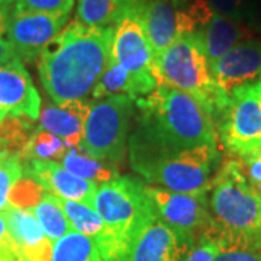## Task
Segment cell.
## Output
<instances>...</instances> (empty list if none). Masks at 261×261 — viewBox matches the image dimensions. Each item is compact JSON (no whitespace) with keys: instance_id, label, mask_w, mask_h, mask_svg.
<instances>
[{"instance_id":"6da1fadb","label":"cell","mask_w":261,"mask_h":261,"mask_svg":"<svg viewBox=\"0 0 261 261\" xmlns=\"http://www.w3.org/2000/svg\"><path fill=\"white\" fill-rule=\"evenodd\" d=\"M115 27L94 28L70 22L38 57V73L57 103L87 100L112 61Z\"/></svg>"},{"instance_id":"7a4b0ae2","label":"cell","mask_w":261,"mask_h":261,"mask_svg":"<svg viewBox=\"0 0 261 261\" xmlns=\"http://www.w3.org/2000/svg\"><path fill=\"white\" fill-rule=\"evenodd\" d=\"M135 102L141 119L129 140L130 155L218 145L212 115L192 94L159 84L152 93Z\"/></svg>"},{"instance_id":"3957f363","label":"cell","mask_w":261,"mask_h":261,"mask_svg":"<svg viewBox=\"0 0 261 261\" xmlns=\"http://www.w3.org/2000/svg\"><path fill=\"white\" fill-rule=\"evenodd\" d=\"M209 211L221 250L261 251V199L248 185L240 160H225L212 178Z\"/></svg>"},{"instance_id":"277c9868","label":"cell","mask_w":261,"mask_h":261,"mask_svg":"<svg viewBox=\"0 0 261 261\" xmlns=\"http://www.w3.org/2000/svg\"><path fill=\"white\" fill-rule=\"evenodd\" d=\"M93 209L102 218L122 261H129L141 235L159 221L157 209L138 178L119 176L97 189Z\"/></svg>"},{"instance_id":"5b68a950","label":"cell","mask_w":261,"mask_h":261,"mask_svg":"<svg viewBox=\"0 0 261 261\" xmlns=\"http://www.w3.org/2000/svg\"><path fill=\"white\" fill-rule=\"evenodd\" d=\"M154 74L159 84H168L192 94L205 106L214 121L228 102L212 79L200 31L183 34L154 60Z\"/></svg>"},{"instance_id":"8992f818","label":"cell","mask_w":261,"mask_h":261,"mask_svg":"<svg viewBox=\"0 0 261 261\" xmlns=\"http://www.w3.org/2000/svg\"><path fill=\"white\" fill-rule=\"evenodd\" d=\"M219 159L218 145H202L135 157L130 166L149 183L176 193L199 195L209 193Z\"/></svg>"},{"instance_id":"52a82bcc","label":"cell","mask_w":261,"mask_h":261,"mask_svg":"<svg viewBox=\"0 0 261 261\" xmlns=\"http://www.w3.org/2000/svg\"><path fill=\"white\" fill-rule=\"evenodd\" d=\"M134 102L126 94H112L92 102L79 148L92 159L118 166L126 152Z\"/></svg>"},{"instance_id":"ba28073f","label":"cell","mask_w":261,"mask_h":261,"mask_svg":"<svg viewBox=\"0 0 261 261\" xmlns=\"http://www.w3.org/2000/svg\"><path fill=\"white\" fill-rule=\"evenodd\" d=\"M215 125L225 148L237 157L261 149V79L233 89Z\"/></svg>"},{"instance_id":"9c48e42d","label":"cell","mask_w":261,"mask_h":261,"mask_svg":"<svg viewBox=\"0 0 261 261\" xmlns=\"http://www.w3.org/2000/svg\"><path fill=\"white\" fill-rule=\"evenodd\" d=\"M147 192L157 209L160 222L168 226L189 247H193L199 238L209 232L212 215L207 193H176L155 186H147Z\"/></svg>"},{"instance_id":"30bf717a","label":"cell","mask_w":261,"mask_h":261,"mask_svg":"<svg viewBox=\"0 0 261 261\" xmlns=\"http://www.w3.org/2000/svg\"><path fill=\"white\" fill-rule=\"evenodd\" d=\"M112 61L141 80L157 82L154 74V56L138 13V5L115 27Z\"/></svg>"},{"instance_id":"8fae6325","label":"cell","mask_w":261,"mask_h":261,"mask_svg":"<svg viewBox=\"0 0 261 261\" xmlns=\"http://www.w3.org/2000/svg\"><path fill=\"white\" fill-rule=\"evenodd\" d=\"M68 16L48 13H13L8 18V39L16 56L27 63L38 60L41 51L56 38Z\"/></svg>"},{"instance_id":"7c38bea8","label":"cell","mask_w":261,"mask_h":261,"mask_svg":"<svg viewBox=\"0 0 261 261\" xmlns=\"http://www.w3.org/2000/svg\"><path fill=\"white\" fill-rule=\"evenodd\" d=\"M218 87L229 94L233 89L261 79V41L245 39L209 65Z\"/></svg>"},{"instance_id":"4fadbf2b","label":"cell","mask_w":261,"mask_h":261,"mask_svg":"<svg viewBox=\"0 0 261 261\" xmlns=\"http://www.w3.org/2000/svg\"><path fill=\"white\" fill-rule=\"evenodd\" d=\"M23 174L38 181L49 195L93 207L94 195L97 192L96 183L77 177L56 161H23Z\"/></svg>"},{"instance_id":"5bb4252c","label":"cell","mask_w":261,"mask_h":261,"mask_svg":"<svg viewBox=\"0 0 261 261\" xmlns=\"http://www.w3.org/2000/svg\"><path fill=\"white\" fill-rule=\"evenodd\" d=\"M0 111L29 121L39 118L41 97L19 58L0 67Z\"/></svg>"},{"instance_id":"9a60e30c","label":"cell","mask_w":261,"mask_h":261,"mask_svg":"<svg viewBox=\"0 0 261 261\" xmlns=\"http://www.w3.org/2000/svg\"><path fill=\"white\" fill-rule=\"evenodd\" d=\"M90 106L92 100H74L60 105L45 103L39 112V128L57 135L71 148H79Z\"/></svg>"},{"instance_id":"2e32d148","label":"cell","mask_w":261,"mask_h":261,"mask_svg":"<svg viewBox=\"0 0 261 261\" xmlns=\"http://www.w3.org/2000/svg\"><path fill=\"white\" fill-rule=\"evenodd\" d=\"M192 247L163 222H154L135 244L129 261H183Z\"/></svg>"},{"instance_id":"e0dca14e","label":"cell","mask_w":261,"mask_h":261,"mask_svg":"<svg viewBox=\"0 0 261 261\" xmlns=\"http://www.w3.org/2000/svg\"><path fill=\"white\" fill-rule=\"evenodd\" d=\"M209 65L226 54L231 48L251 38V29L243 22L214 13L211 20L200 29Z\"/></svg>"},{"instance_id":"ac0fdd59","label":"cell","mask_w":261,"mask_h":261,"mask_svg":"<svg viewBox=\"0 0 261 261\" xmlns=\"http://www.w3.org/2000/svg\"><path fill=\"white\" fill-rule=\"evenodd\" d=\"M140 0H79L77 20L87 27H116Z\"/></svg>"},{"instance_id":"d6986e66","label":"cell","mask_w":261,"mask_h":261,"mask_svg":"<svg viewBox=\"0 0 261 261\" xmlns=\"http://www.w3.org/2000/svg\"><path fill=\"white\" fill-rule=\"evenodd\" d=\"M61 161L65 170H68L77 177L90 180L96 185L97 183L103 185L119 177L118 166H115L112 163L92 159L90 155L84 154L80 148L70 149Z\"/></svg>"},{"instance_id":"ffe728a7","label":"cell","mask_w":261,"mask_h":261,"mask_svg":"<svg viewBox=\"0 0 261 261\" xmlns=\"http://www.w3.org/2000/svg\"><path fill=\"white\" fill-rule=\"evenodd\" d=\"M3 214L8 224V233L20 250L32 248L47 238L31 209L9 206Z\"/></svg>"},{"instance_id":"44dd1931","label":"cell","mask_w":261,"mask_h":261,"mask_svg":"<svg viewBox=\"0 0 261 261\" xmlns=\"http://www.w3.org/2000/svg\"><path fill=\"white\" fill-rule=\"evenodd\" d=\"M34 215L38 224L41 225L42 231L48 240L54 244L67 233L75 231L71 222L68 221L63 207L60 205L56 196L45 193L42 200L34 207Z\"/></svg>"},{"instance_id":"7402d4cb","label":"cell","mask_w":261,"mask_h":261,"mask_svg":"<svg viewBox=\"0 0 261 261\" xmlns=\"http://www.w3.org/2000/svg\"><path fill=\"white\" fill-rule=\"evenodd\" d=\"M71 147L58 138L57 135L37 128L31 134L29 140L20 151V157L23 161L29 160H47V161H61Z\"/></svg>"},{"instance_id":"603a6c76","label":"cell","mask_w":261,"mask_h":261,"mask_svg":"<svg viewBox=\"0 0 261 261\" xmlns=\"http://www.w3.org/2000/svg\"><path fill=\"white\" fill-rule=\"evenodd\" d=\"M51 261H103L96 245L83 233L73 231L53 245Z\"/></svg>"},{"instance_id":"cb8c5ba5","label":"cell","mask_w":261,"mask_h":261,"mask_svg":"<svg viewBox=\"0 0 261 261\" xmlns=\"http://www.w3.org/2000/svg\"><path fill=\"white\" fill-rule=\"evenodd\" d=\"M37 129L32 121L22 116L8 115L0 123V149L19 152L29 140L31 134Z\"/></svg>"},{"instance_id":"d4e9b609","label":"cell","mask_w":261,"mask_h":261,"mask_svg":"<svg viewBox=\"0 0 261 261\" xmlns=\"http://www.w3.org/2000/svg\"><path fill=\"white\" fill-rule=\"evenodd\" d=\"M23 176V160L19 152L0 149V212L9 207L8 195L12 185Z\"/></svg>"},{"instance_id":"484cf974","label":"cell","mask_w":261,"mask_h":261,"mask_svg":"<svg viewBox=\"0 0 261 261\" xmlns=\"http://www.w3.org/2000/svg\"><path fill=\"white\" fill-rule=\"evenodd\" d=\"M44 187L29 176L18 178L9 190L8 202L9 206L19 209H34L44 197Z\"/></svg>"},{"instance_id":"4316f807","label":"cell","mask_w":261,"mask_h":261,"mask_svg":"<svg viewBox=\"0 0 261 261\" xmlns=\"http://www.w3.org/2000/svg\"><path fill=\"white\" fill-rule=\"evenodd\" d=\"M214 13L243 22L250 27L255 20L254 0H206Z\"/></svg>"},{"instance_id":"83f0119b","label":"cell","mask_w":261,"mask_h":261,"mask_svg":"<svg viewBox=\"0 0 261 261\" xmlns=\"http://www.w3.org/2000/svg\"><path fill=\"white\" fill-rule=\"evenodd\" d=\"M74 0H15L13 13H48L68 16Z\"/></svg>"},{"instance_id":"f1b7e54d","label":"cell","mask_w":261,"mask_h":261,"mask_svg":"<svg viewBox=\"0 0 261 261\" xmlns=\"http://www.w3.org/2000/svg\"><path fill=\"white\" fill-rule=\"evenodd\" d=\"M219 251V244L216 243L214 237L206 233L190 248L183 261H214Z\"/></svg>"},{"instance_id":"f546056e","label":"cell","mask_w":261,"mask_h":261,"mask_svg":"<svg viewBox=\"0 0 261 261\" xmlns=\"http://www.w3.org/2000/svg\"><path fill=\"white\" fill-rule=\"evenodd\" d=\"M240 163L248 185L261 199V149L251 155L240 159Z\"/></svg>"},{"instance_id":"4dcf8cb0","label":"cell","mask_w":261,"mask_h":261,"mask_svg":"<svg viewBox=\"0 0 261 261\" xmlns=\"http://www.w3.org/2000/svg\"><path fill=\"white\" fill-rule=\"evenodd\" d=\"M9 6L0 8V67L8 65L16 61L19 57L8 39V18H9ZM20 60V58H19Z\"/></svg>"},{"instance_id":"1f68e13d","label":"cell","mask_w":261,"mask_h":261,"mask_svg":"<svg viewBox=\"0 0 261 261\" xmlns=\"http://www.w3.org/2000/svg\"><path fill=\"white\" fill-rule=\"evenodd\" d=\"M214 261H261V251L254 250H221Z\"/></svg>"},{"instance_id":"d6a6232c","label":"cell","mask_w":261,"mask_h":261,"mask_svg":"<svg viewBox=\"0 0 261 261\" xmlns=\"http://www.w3.org/2000/svg\"><path fill=\"white\" fill-rule=\"evenodd\" d=\"M8 235V224H6V218H5V214L0 212V240L3 237Z\"/></svg>"},{"instance_id":"836d02e7","label":"cell","mask_w":261,"mask_h":261,"mask_svg":"<svg viewBox=\"0 0 261 261\" xmlns=\"http://www.w3.org/2000/svg\"><path fill=\"white\" fill-rule=\"evenodd\" d=\"M12 2H15V0H0V6H9Z\"/></svg>"},{"instance_id":"e575fe53","label":"cell","mask_w":261,"mask_h":261,"mask_svg":"<svg viewBox=\"0 0 261 261\" xmlns=\"http://www.w3.org/2000/svg\"><path fill=\"white\" fill-rule=\"evenodd\" d=\"M6 116H8V113L3 112V111H0V123H2V121H3V119H5Z\"/></svg>"},{"instance_id":"d590c367","label":"cell","mask_w":261,"mask_h":261,"mask_svg":"<svg viewBox=\"0 0 261 261\" xmlns=\"http://www.w3.org/2000/svg\"><path fill=\"white\" fill-rule=\"evenodd\" d=\"M260 31H261V27H260Z\"/></svg>"},{"instance_id":"8d00e7d4","label":"cell","mask_w":261,"mask_h":261,"mask_svg":"<svg viewBox=\"0 0 261 261\" xmlns=\"http://www.w3.org/2000/svg\"><path fill=\"white\" fill-rule=\"evenodd\" d=\"M260 2H261V0H260Z\"/></svg>"}]
</instances>
